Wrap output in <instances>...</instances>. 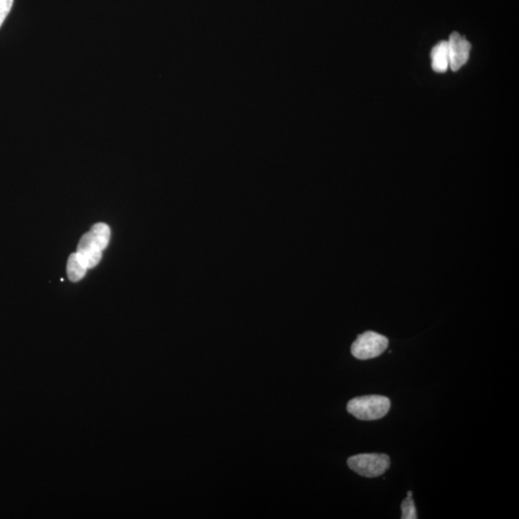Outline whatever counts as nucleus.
<instances>
[{
    "label": "nucleus",
    "mask_w": 519,
    "mask_h": 519,
    "mask_svg": "<svg viewBox=\"0 0 519 519\" xmlns=\"http://www.w3.org/2000/svg\"><path fill=\"white\" fill-rule=\"evenodd\" d=\"M431 59H432V68L438 73H446L449 68V48L447 41H441L436 43L431 51Z\"/></svg>",
    "instance_id": "nucleus-6"
},
{
    "label": "nucleus",
    "mask_w": 519,
    "mask_h": 519,
    "mask_svg": "<svg viewBox=\"0 0 519 519\" xmlns=\"http://www.w3.org/2000/svg\"><path fill=\"white\" fill-rule=\"evenodd\" d=\"M407 496H413V493H411V491H408Z\"/></svg>",
    "instance_id": "nucleus-10"
},
{
    "label": "nucleus",
    "mask_w": 519,
    "mask_h": 519,
    "mask_svg": "<svg viewBox=\"0 0 519 519\" xmlns=\"http://www.w3.org/2000/svg\"><path fill=\"white\" fill-rule=\"evenodd\" d=\"M401 510H402V519H416V509L414 505L413 496H407L401 504Z\"/></svg>",
    "instance_id": "nucleus-8"
},
{
    "label": "nucleus",
    "mask_w": 519,
    "mask_h": 519,
    "mask_svg": "<svg viewBox=\"0 0 519 519\" xmlns=\"http://www.w3.org/2000/svg\"><path fill=\"white\" fill-rule=\"evenodd\" d=\"M348 466L362 477L381 476L391 466V458L384 454H359L348 458Z\"/></svg>",
    "instance_id": "nucleus-3"
},
{
    "label": "nucleus",
    "mask_w": 519,
    "mask_h": 519,
    "mask_svg": "<svg viewBox=\"0 0 519 519\" xmlns=\"http://www.w3.org/2000/svg\"><path fill=\"white\" fill-rule=\"evenodd\" d=\"M14 0H0V27L4 24L5 19L12 9Z\"/></svg>",
    "instance_id": "nucleus-9"
},
{
    "label": "nucleus",
    "mask_w": 519,
    "mask_h": 519,
    "mask_svg": "<svg viewBox=\"0 0 519 519\" xmlns=\"http://www.w3.org/2000/svg\"><path fill=\"white\" fill-rule=\"evenodd\" d=\"M111 230L105 224H96L79 241L76 255L87 269L100 263L104 250L108 246Z\"/></svg>",
    "instance_id": "nucleus-1"
},
{
    "label": "nucleus",
    "mask_w": 519,
    "mask_h": 519,
    "mask_svg": "<svg viewBox=\"0 0 519 519\" xmlns=\"http://www.w3.org/2000/svg\"><path fill=\"white\" fill-rule=\"evenodd\" d=\"M389 340L375 332L367 331L360 335L351 346V353L355 358L365 361L380 356L388 348Z\"/></svg>",
    "instance_id": "nucleus-4"
},
{
    "label": "nucleus",
    "mask_w": 519,
    "mask_h": 519,
    "mask_svg": "<svg viewBox=\"0 0 519 519\" xmlns=\"http://www.w3.org/2000/svg\"><path fill=\"white\" fill-rule=\"evenodd\" d=\"M447 42L449 48V68L453 71H457L468 61L471 49V43L458 32H453Z\"/></svg>",
    "instance_id": "nucleus-5"
},
{
    "label": "nucleus",
    "mask_w": 519,
    "mask_h": 519,
    "mask_svg": "<svg viewBox=\"0 0 519 519\" xmlns=\"http://www.w3.org/2000/svg\"><path fill=\"white\" fill-rule=\"evenodd\" d=\"M391 408V400L381 395H367L356 397L347 404L348 413L358 419L377 420L389 413Z\"/></svg>",
    "instance_id": "nucleus-2"
},
{
    "label": "nucleus",
    "mask_w": 519,
    "mask_h": 519,
    "mask_svg": "<svg viewBox=\"0 0 519 519\" xmlns=\"http://www.w3.org/2000/svg\"><path fill=\"white\" fill-rule=\"evenodd\" d=\"M88 269L85 268L83 263L77 257L75 253L70 254L68 260L67 273L68 279L71 282L80 281L86 274Z\"/></svg>",
    "instance_id": "nucleus-7"
}]
</instances>
